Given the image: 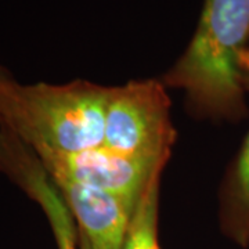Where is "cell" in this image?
Masks as SVG:
<instances>
[{
  "label": "cell",
  "instance_id": "cell-1",
  "mask_svg": "<svg viewBox=\"0 0 249 249\" xmlns=\"http://www.w3.org/2000/svg\"><path fill=\"white\" fill-rule=\"evenodd\" d=\"M249 71V0H204L186 52L162 76L184 93L188 114L198 119L244 116Z\"/></svg>",
  "mask_w": 249,
  "mask_h": 249
},
{
  "label": "cell",
  "instance_id": "cell-2",
  "mask_svg": "<svg viewBox=\"0 0 249 249\" xmlns=\"http://www.w3.org/2000/svg\"><path fill=\"white\" fill-rule=\"evenodd\" d=\"M108 90L85 79L24 85L0 65V127L36 154L97 147L103 144Z\"/></svg>",
  "mask_w": 249,
  "mask_h": 249
},
{
  "label": "cell",
  "instance_id": "cell-3",
  "mask_svg": "<svg viewBox=\"0 0 249 249\" xmlns=\"http://www.w3.org/2000/svg\"><path fill=\"white\" fill-rule=\"evenodd\" d=\"M162 79L130 80L108 90L103 145L145 160H169L176 142Z\"/></svg>",
  "mask_w": 249,
  "mask_h": 249
},
{
  "label": "cell",
  "instance_id": "cell-4",
  "mask_svg": "<svg viewBox=\"0 0 249 249\" xmlns=\"http://www.w3.org/2000/svg\"><path fill=\"white\" fill-rule=\"evenodd\" d=\"M36 157L53 180L94 187L134 205L152 176L165 169L169 160L129 157L103 144L76 152H39Z\"/></svg>",
  "mask_w": 249,
  "mask_h": 249
},
{
  "label": "cell",
  "instance_id": "cell-5",
  "mask_svg": "<svg viewBox=\"0 0 249 249\" xmlns=\"http://www.w3.org/2000/svg\"><path fill=\"white\" fill-rule=\"evenodd\" d=\"M53 181L91 249L122 248L136 205L94 187L70 180Z\"/></svg>",
  "mask_w": 249,
  "mask_h": 249
},
{
  "label": "cell",
  "instance_id": "cell-6",
  "mask_svg": "<svg viewBox=\"0 0 249 249\" xmlns=\"http://www.w3.org/2000/svg\"><path fill=\"white\" fill-rule=\"evenodd\" d=\"M219 219L223 234L241 248H248L249 132L223 181Z\"/></svg>",
  "mask_w": 249,
  "mask_h": 249
},
{
  "label": "cell",
  "instance_id": "cell-7",
  "mask_svg": "<svg viewBox=\"0 0 249 249\" xmlns=\"http://www.w3.org/2000/svg\"><path fill=\"white\" fill-rule=\"evenodd\" d=\"M162 172H157L137 201L121 249H160L158 220Z\"/></svg>",
  "mask_w": 249,
  "mask_h": 249
},
{
  "label": "cell",
  "instance_id": "cell-8",
  "mask_svg": "<svg viewBox=\"0 0 249 249\" xmlns=\"http://www.w3.org/2000/svg\"><path fill=\"white\" fill-rule=\"evenodd\" d=\"M32 201L42 208L49 219L57 249H80L78 226L57 187L54 184L40 186L34 193Z\"/></svg>",
  "mask_w": 249,
  "mask_h": 249
},
{
  "label": "cell",
  "instance_id": "cell-9",
  "mask_svg": "<svg viewBox=\"0 0 249 249\" xmlns=\"http://www.w3.org/2000/svg\"><path fill=\"white\" fill-rule=\"evenodd\" d=\"M79 248L80 249H91V247H90L89 241L86 240L82 234L79 232Z\"/></svg>",
  "mask_w": 249,
  "mask_h": 249
},
{
  "label": "cell",
  "instance_id": "cell-10",
  "mask_svg": "<svg viewBox=\"0 0 249 249\" xmlns=\"http://www.w3.org/2000/svg\"><path fill=\"white\" fill-rule=\"evenodd\" d=\"M247 90H249V71H248V76H247Z\"/></svg>",
  "mask_w": 249,
  "mask_h": 249
}]
</instances>
